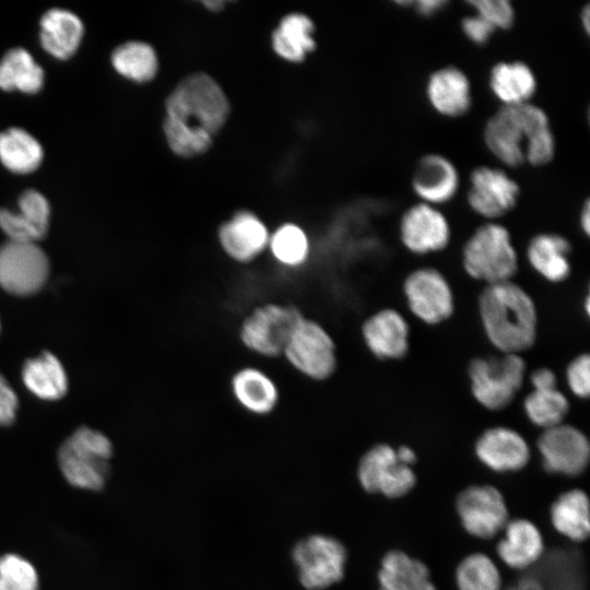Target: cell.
I'll return each instance as SVG.
<instances>
[{
	"mask_svg": "<svg viewBox=\"0 0 590 590\" xmlns=\"http://www.w3.org/2000/svg\"><path fill=\"white\" fill-rule=\"evenodd\" d=\"M579 21L585 33L589 34L590 33V5L589 4H585L581 8L580 14H579Z\"/></svg>",
	"mask_w": 590,
	"mask_h": 590,
	"instance_id": "7dc6e473",
	"label": "cell"
},
{
	"mask_svg": "<svg viewBox=\"0 0 590 590\" xmlns=\"http://www.w3.org/2000/svg\"><path fill=\"white\" fill-rule=\"evenodd\" d=\"M578 221L581 231L588 236L590 234V202L588 199L580 208Z\"/></svg>",
	"mask_w": 590,
	"mask_h": 590,
	"instance_id": "f6af8a7d",
	"label": "cell"
},
{
	"mask_svg": "<svg viewBox=\"0 0 590 590\" xmlns=\"http://www.w3.org/2000/svg\"><path fill=\"white\" fill-rule=\"evenodd\" d=\"M566 379L570 391L579 397L587 398L590 393V357L581 354L575 357L566 370Z\"/></svg>",
	"mask_w": 590,
	"mask_h": 590,
	"instance_id": "ab89813d",
	"label": "cell"
},
{
	"mask_svg": "<svg viewBox=\"0 0 590 590\" xmlns=\"http://www.w3.org/2000/svg\"><path fill=\"white\" fill-rule=\"evenodd\" d=\"M461 176L456 164L441 153H427L418 158L411 177V187L420 202L440 208L457 196Z\"/></svg>",
	"mask_w": 590,
	"mask_h": 590,
	"instance_id": "d6986e66",
	"label": "cell"
},
{
	"mask_svg": "<svg viewBox=\"0 0 590 590\" xmlns=\"http://www.w3.org/2000/svg\"><path fill=\"white\" fill-rule=\"evenodd\" d=\"M399 237L409 251L427 255L448 246L451 228L440 208L418 201L401 214Z\"/></svg>",
	"mask_w": 590,
	"mask_h": 590,
	"instance_id": "9a60e30c",
	"label": "cell"
},
{
	"mask_svg": "<svg viewBox=\"0 0 590 590\" xmlns=\"http://www.w3.org/2000/svg\"><path fill=\"white\" fill-rule=\"evenodd\" d=\"M378 582L379 590H436L427 566L399 550L382 557Z\"/></svg>",
	"mask_w": 590,
	"mask_h": 590,
	"instance_id": "83f0119b",
	"label": "cell"
},
{
	"mask_svg": "<svg viewBox=\"0 0 590 590\" xmlns=\"http://www.w3.org/2000/svg\"><path fill=\"white\" fill-rule=\"evenodd\" d=\"M468 370L476 401L491 411H498L509 405L521 389L526 364L520 354L502 353L474 358Z\"/></svg>",
	"mask_w": 590,
	"mask_h": 590,
	"instance_id": "ba28073f",
	"label": "cell"
},
{
	"mask_svg": "<svg viewBox=\"0 0 590 590\" xmlns=\"http://www.w3.org/2000/svg\"><path fill=\"white\" fill-rule=\"evenodd\" d=\"M483 142L504 168L544 166L556 152L548 115L533 102L500 106L484 125Z\"/></svg>",
	"mask_w": 590,
	"mask_h": 590,
	"instance_id": "7a4b0ae2",
	"label": "cell"
},
{
	"mask_svg": "<svg viewBox=\"0 0 590 590\" xmlns=\"http://www.w3.org/2000/svg\"><path fill=\"white\" fill-rule=\"evenodd\" d=\"M462 262L469 275L487 285L511 281L518 256L509 231L498 222L477 226L464 244Z\"/></svg>",
	"mask_w": 590,
	"mask_h": 590,
	"instance_id": "52a82bcc",
	"label": "cell"
},
{
	"mask_svg": "<svg viewBox=\"0 0 590 590\" xmlns=\"http://www.w3.org/2000/svg\"><path fill=\"white\" fill-rule=\"evenodd\" d=\"M479 310L488 340L502 353L520 354L534 343L535 305L516 283L486 285L479 298Z\"/></svg>",
	"mask_w": 590,
	"mask_h": 590,
	"instance_id": "3957f363",
	"label": "cell"
},
{
	"mask_svg": "<svg viewBox=\"0 0 590 590\" xmlns=\"http://www.w3.org/2000/svg\"><path fill=\"white\" fill-rule=\"evenodd\" d=\"M17 397L5 378L0 374V425L13 423L17 411Z\"/></svg>",
	"mask_w": 590,
	"mask_h": 590,
	"instance_id": "b9f144b4",
	"label": "cell"
},
{
	"mask_svg": "<svg viewBox=\"0 0 590 590\" xmlns=\"http://www.w3.org/2000/svg\"><path fill=\"white\" fill-rule=\"evenodd\" d=\"M456 508L468 533L492 539L508 522V510L502 493L491 485H472L458 496Z\"/></svg>",
	"mask_w": 590,
	"mask_h": 590,
	"instance_id": "5bb4252c",
	"label": "cell"
},
{
	"mask_svg": "<svg viewBox=\"0 0 590 590\" xmlns=\"http://www.w3.org/2000/svg\"><path fill=\"white\" fill-rule=\"evenodd\" d=\"M479 460L496 472L522 469L530 459V448L524 438L512 428L491 427L475 442Z\"/></svg>",
	"mask_w": 590,
	"mask_h": 590,
	"instance_id": "7402d4cb",
	"label": "cell"
},
{
	"mask_svg": "<svg viewBox=\"0 0 590 590\" xmlns=\"http://www.w3.org/2000/svg\"><path fill=\"white\" fill-rule=\"evenodd\" d=\"M570 243L556 233H540L533 236L527 247V258L531 267L545 280L564 281L570 272Z\"/></svg>",
	"mask_w": 590,
	"mask_h": 590,
	"instance_id": "484cf974",
	"label": "cell"
},
{
	"mask_svg": "<svg viewBox=\"0 0 590 590\" xmlns=\"http://www.w3.org/2000/svg\"><path fill=\"white\" fill-rule=\"evenodd\" d=\"M425 97L437 115L450 119L460 118L470 111L473 104L471 80L461 68L442 66L428 75Z\"/></svg>",
	"mask_w": 590,
	"mask_h": 590,
	"instance_id": "ffe728a7",
	"label": "cell"
},
{
	"mask_svg": "<svg viewBox=\"0 0 590 590\" xmlns=\"http://www.w3.org/2000/svg\"><path fill=\"white\" fill-rule=\"evenodd\" d=\"M293 557L307 590H322L343 578L346 552L331 536L311 535L302 540L295 545Z\"/></svg>",
	"mask_w": 590,
	"mask_h": 590,
	"instance_id": "30bf717a",
	"label": "cell"
},
{
	"mask_svg": "<svg viewBox=\"0 0 590 590\" xmlns=\"http://www.w3.org/2000/svg\"><path fill=\"white\" fill-rule=\"evenodd\" d=\"M459 590H502V577L495 563L483 553L464 557L456 569Z\"/></svg>",
	"mask_w": 590,
	"mask_h": 590,
	"instance_id": "8d00e7d4",
	"label": "cell"
},
{
	"mask_svg": "<svg viewBox=\"0 0 590 590\" xmlns=\"http://www.w3.org/2000/svg\"><path fill=\"white\" fill-rule=\"evenodd\" d=\"M304 316L293 303L269 300L258 304L239 320L238 342L257 363L280 359L294 328Z\"/></svg>",
	"mask_w": 590,
	"mask_h": 590,
	"instance_id": "277c9868",
	"label": "cell"
},
{
	"mask_svg": "<svg viewBox=\"0 0 590 590\" xmlns=\"http://www.w3.org/2000/svg\"><path fill=\"white\" fill-rule=\"evenodd\" d=\"M538 448L544 469L555 474L578 475L587 468L590 458V446L585 434L563 423L543 429Z\"/></svg>",
	"mask_w": 590,
	"mask_h": 590,
	"instance_id": "e0dca14e",
	"label": "cell"
},
{
	"mask_svg": "<svg viewBox=\"0 0 590 590\" xmlns=\"http://www.w3.org/2000/svg\"><path fill=\"white\" fill-rule=\"evenodd\" d=\"M488 88L500 106H515L532 102L538 91L533 69L521 60H502L488 72Z\"/></svg>",
	"mask_w": 590,
	"mask_h": 590,
	"instance_id": "cb8c5ba5",
	"label": "cell"
},
{
	"mask_svg": "<svg viewBox=\"0 0 590 590\" xmlns=\"http://www.w3.org/2000/svg\"><path fill=\"white\" fill-rule=\"evenodd\" d=\"M460 28L464 37L476 46L488 44L496 33L483 17L472 11L462 17Z\"/></svg>",
	"mask_w": 590,
	"mask_h": 590,
	"instance_id": "60d3db41",
	"label": "cell"
},
{
	"mask_svg": "<svg viewBox=\"0 0 590 590\" xmlns=\"http://www.w3.org/2000/svg\"><path fill=\"white\" fill-rule=\"evenodd\" d=\"M410 310L420 320L436 324L453 311V295L446 278L436 269L422 268L408 275L403 284Z\"/></svg>",
	"mask_w": 590,
	"mask_h": 590,
	"instance_id": "2e32d148",
	"label": "cell"
},
{
	"mask_svg": "<svg viewBox=\"0 0 590 590\" xmlns=\"http://www.w3.org/2000/svg\"><path fill=\"white\" fill-rule=\"evenodd\" d=\"M282 359L299 377L322 384L338 371V343L323 323L304 316L294 328Z\"/></svg>",
	"mask_w": 590,
	"mask_h": 590,
	"instance_id": "5b68a950",
	"label": "cell"
},
{
	"mask_svg": "<svg viewBox=\"0 0 590 590\" xmlns=\"http://www.w3.org/2000/svg\"><path fill=\"white\" fill-rule=\"evenodd\" d=\"M22 378L26 388L43 400H58L68 388L67 375L59 359L49 352L28 359Z\"/></svg>",
	"mask_w": 590,
	"mask_h": 590,
	"instance_id": "4dcf8cb0",
	"label": "cell"
},
{
	"mask_svg": "<svg viewBox=\"0 0 590 590\" xmlns=\"http://www.w3.org/2000/svg\"><path fill=\"white\" fill-rule=\"evenodd\" d=\"M203 4L212 10V11H217V10H221L223 7H224V2L223 1H204Z\"/></svg>",
	"mask_w": 590,
	"mask_h": 590,
	"instance_id": "c3c4849f",
	"label": "cell"
},
{
	"mask_svg": "<svg viewBox=\"0 0 590 590\" xmlns=\"http://www.w3.org/2000/svg\"><path fill=\"white\" fill-rule=\"evenodd\" d=\"M228 391L239 410L259 418L273 414L281 400L276 380L257 364L236 368L229 376Z\"/></svg>",
	"mask_w": 590,
	"mask_h": 590,
	"instance_id": "ac0fdd59",
	"label": "cell"
},
{
	"mask_svg": "<svg viewBox=\"0 0 590 590\" xmlns=\"http://www.w3.org/2000/svg\"><path fill=\"white\" fill-rule=\"evenodd\" d=\"M551 521L555 530L569 540L581 542L590 531L589 499L581 489L559 495L551 506Z\"/></svg>",
	"mask_w": 590,
	"mask_h": 590,
	"instance_id": "f546056e",
	"label": "cell"
},
{
	"mask_svg": "<svg viewBox=\"0 0 590 590\" xmlns=\"http://www.w3.org/2000/svg\"><path fill=\"white\" fill-rule=\"evenodd\" d=\"M448 4L447 0H411L409 9H413L421 16L430 17L441 12Z\"/></svg>",
	"mask_w": 590,
	"mask_h": 590,
	"instance_id": "ee69618b",
	"label": "cell"
},
{
	"mask_svg": "<svg viewBox=\"0 0 590 590\" xmlns=\"http://www.w3.org/2000/svg\"><path fill=\"white\" fill-rule=\"evenodd\" d=\"M111 63L121 75L145 82L157 72V57L152 46L131 40L118 46L111 54Z\"/></svg>",
	"mask_w": 590,
	"mask_h": 590,
	"instance_id": "e575fe53",
	"label": "cell"
},
{
	"mask_svg": "<svg viewBox=\"0 0 590 590\" xmlns=\"http://www.w3.org/2000/svg\"><path fill=\"white\" fill-rule=\"evenodd\" d=\"M467 4L496 32L511 28L516 21L515 7L508 0H469Z\"/></svg>",
	"mask_w": 590,
	"mask_h": 590,
	"instance_id": "f35d334b",
	"label": "cell"
},
{
	"mask_svg": "<svg viewBox=\"0 0 590 590\" xmlns=\"http://www.w3.org/2000/svg\"><path fill=\"white\" fill-rule=\"evenodd\" d=\"M39 579L31 562L16 554L0 557V590H38Z\"/></svg>",
	"mask_w": 590,
	"mask_h": 590,
	"instance_id": "74e56055",
	"label": "cell"
},
{
	"mask_svg": "<svg viewBox=\"0 0 590 590\" xmlns=\"http://www.w3.org/2000/svg\"><path fill=\"white\" fill-rule=\"evenodd\" d=\"M113 445L107 436L90 427L73 432L58 450V463L66 481L87 491L104 488L110 471Z\"/></svg>",
	"mask_w": 590,
	"mask_h": 590,
	"instance_id": "8992f818",
	"label": "cell"
},
{
	"mask_svg": "<svg viewBox=\"0 0 590 590\" xmlns=\"http://www.w3.org/2000/svg\"><path fill=\"white\" fill-rule=\"evenodd\" d=\"M519 197L518 181L502 166L480 165L470 173L467 203L487 222H496L511 212Z\"/></svg>",
	"mask_w": 590,
	"mask_h": 590,
	"instance_id": "9c48e42d",
	"label": "cell"
},
{
	"mask_svg": "<svg viewBox=\"0 0 590 590\" xmlns=\"http://www.w3.org/2000/svg\"><path fill=\"white\" fill-rule=\"evenodd\" d=\"M268 251L278 268L298 272L310 262L311 243L302 226L288 222L270 233Z\"/></svg>",
	"mask_w": 590,
	"mask_h": 590,
	"instance_id": "f1b7e54d",
	"label": "cell"
},
{
	"mask_svg": "<svg viewBox=\"0 0 590 590\" xmlns=\"http://www.w3.org/2000/svg\"><path fill=\"white\" fill-rule=\"evenodd\" d=\"M42 160L40 143L26 130L13 127L0 132V161L11 172L31 173Z\"/></svg>",
	"mask_w": 590,
	"mask_h": 590,
	"instance_id": "836d02e7",
	"label": "cell"
},
{
	"mask_svg": "<svg viewBox=\"0 0 590 590\" xmlns=\"http://www.w3.org/2000/svg\"><path fill=\"white\" fill-rule=\"evenodd\" d=\"M357 477L366 492L389 498L404 496L416 483L413 469L400 462L396 449L387 444H377L362 456Z\"/></svg>",
	"mask_w": 590,
	"mask_h": 590,
	"instance_id": "8fae6325",
	"label": "cell"
},
{
	"mask_svg": "<svg viewBox=\"0 0 590 590\" xmlns=\"http://www.w3.org/2000/svg\"><path fill=\"white\" fill-rule=\"evenodd\" d=\"M397 457L400 462L406 465H412L416 461L414 450L408 446H400L396 449Z\"/></svg>",
	"mask_w": 590,
	"mask_h": 590,
	"instance_id": "bcb514c9",
	"label": "cell"
},
{
	"mask_svg": "<svg viewBox=\"0 0 590 590\" xmlns=\"http://www.w3.org/2000/svg\"><path fill=\"white\" fill-rule=\"evenodd\" d=\"M409 326L394 309H381L367 317L361 335L367 350L379 359H398L409 350Z\"/></svg>",
	"mask_w": 590,
	"mask_h": 590,
	"instance_id": "44dd1931",
	"label": "cell"
},
{
	"mask_svg": "<svg viewBox=\"0 0 590 590\" xmlns=\"http://www.w3.org/2000/svg\"><path fill=\"white\" fill-rule=\"evenodd\" d=\"M532 390H545L557 388L556 375L546 367H541L532 371L530 375Z\"/></svg>",
	"mask_w": 590,
	"mask_h": 590,
	"instance_id": "7bdbcfd3",
	"label": "cell"
},
{
	"mask_svg": "<svg viewBox=\"0 0 590 590\" xmlns=\"http://www.w3.org/2000/svg\"><path fill=\"white\" fill-rule=\"evenodd\" d=\"M229 115L228 99L219 83L203 72L182 79L166 101L164 133L181 157L208 151Z\"/></svg>",
	"mask_w": 590,
	"mask_h": 590,
	"instance_id": "6da1fadb",
	"label": "cell"
},
{
	"mask_svg": "<svg viewBox=\"0 0 590 590\" xmlns=\"http://www.w3.org/2000/svg\"><path fill=\"white\" fill-rule=\"evenodd\" d=\"M270 233L259 216L243 210L219 226L216 237L226 260L246 267L257 262L268 250Z\"/></svg>",
	"mask_w": 590,
	"mask_h": 590,
	"instance_id": "4fadbf2b",
	"label": "cell"
},
{
	"mask_svg": "<svg viewBox=\"0 0 590 590\" xmlns=\"http://www.w3.org/2000/svg\"><path fill=\"white\" fill-rule=\"evenodd\" d=\"M504 536L497 544L499 558L509 567L523 569L534 564L544 550L538 527L527 519H514L504 527Z\"/></svg>",
	"mask_w": 590,
	"mask_h": 590,
	"instance_id": "d4e9b609",
	"label": "cell"
},
{
	"mask_svg": "<svg viewBox=\"0 0 590 590\" xmlns=\"http://www.w3.org/2000/svg\"><path fill=\"white\" fill-rule=\"evenodd\" d=\"M314 27L312 21L303 13L284 16L272 34L274 51L288 61H303L316 47L311 36Z\"/></svg>",
	"mask_w": 590,
	"mask_h": 590,
	"instance_id": "1f68e13d",
	"label": "cell"
},
{
	"mask_svg": "<svg viewBox=\"0 0 590 590\" xmlns=\"http://www.w3.org/2000/svg\"><path fill=\"white\" fill-rule=\"evenodd\" d=\"M84 27L73 12L52 8L40 19V43L45 50L59 59H67L78 49Z\"/></svg>",
	"mask_w": 590,
	"mask_h": 590,
	"instance_id": "4316f807",
	"label": "cell"
},
{
	"mask_svg": "<svg viewBox=\"0 0 590 590\" xmlns=\"http://www.w3.org/2000/svg\"><path fill=\"white\" fill-rule=\"evenodd\" d=\"M49 273L46 253L36 243L9 240L0 247V286L14 295L42 288Z\"/></svg>",
	"mask_w": 590,
	"mask_h": 590,
	"instance_id": "7c38bea8",
	"label": "cell"
},
{
	"mask_svg": "<svg viewBox=\"0 0 590 590\" xmlns=\"http://www.w3.org/2000/svg\"><path fill=\"white\" fill-rule=\"evenodd\" d=\"M19 213L0 209V228L9 240L36 243L48 229L50 208L47 199L37 190L27 189L19 198Z\"/></svg>",
	"mask_w": 590,
	"mask_h": 590,
	"instance_id": "603a6c76",
	"label": "cell"
},
{
	"mask_svg": "<svg viewBox=\"0 0 590 590\" xmlns=\"http://www.w3.org/2000/svg\"><path fill=\"white\" fill-rule=\"evenodd\" d=\"M524 412L528 418L543 429L563 423L569 403L557 388L532 390L524 399Z\"/></svg>",
	"mask_w": 590,
	"mask_h": 590,
	"instance_id": "d590c367",
	"label": "cell"
},
{
	"mask_svg": "<svg viewBox=\"0 0 590 590\" xmlns=\"http://www.w3.org/2000/svg\"><path fill=\"white\" fill-rule=\"evenodd\" d=\"M44 83L43 68L22 47L8 50L0 60V87L25 93L39 91Z\"/></svg>",
	"mask_w": 590,
	"mask_h": 590,
	"instance_id": "d6a6232c",
	"label": "cell"
}]
</instances>
